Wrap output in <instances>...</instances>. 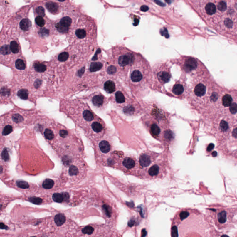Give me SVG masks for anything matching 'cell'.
Instances as JSON below:
<instances>
[{
    "label": "cell",
    "instance_id": "obj_1",
    "mask_svg": "<svg viewBox=\"0 0 237 237\" xmlns=\"http://www.w3.org/2000/svg\"><path fill=\"white\" fill-rule=\"evenodd\" d=\"M122 80L138 99H142L148 94L152 84V68L141 54L137 53L135 62Z\"/></svg>",
    "mask_w": 237,
    "mask_h": 237
},
{
    "label": "cell",
    "instance_id": "obj_2",
    "mask_svg": "<svg viewBox=\"0 0 237 237\" xmlns=\"http://www.w3.org/2000/svg\"><path fill=\"white\" fill-rule=\"evenodd\" d=\"M137 53L126 46H116L111 49L108 59L122 69L126 75L135 60Z\"/></svg>",
    "mask_w": 237,
    "mask_h": 237
},
{
    "label": "cell",
    "instance_id": "obj_3",
    "mask_svg": "<svg viewBox=\"0 0 237 237\" xmlns=\"http://www.w3.org/2000/svg\"><path fill=\"white\" fill-rule=\"evenodd\" d=\"M152 71V89L153 90L161 92V89L172 78L171 66L169 62H159L153 66Z\"/></svg>",
    "mask_w": 237,
    "mask_h": 237
},
{
    "label": "cell",
    "instance_id": "obj_4",
    "mask_svg": "<svg viewBox=\"0 0 237 237\" xmlns=\"http://www.w3.org/2000/svg\"><path fill=\"white\" fill-rule=\"evenodd\" d=\"M95 23L85 16H81L77 23L73 22L70 29V33L78 39H84L90 36L95 37L96 33Z\"/></svg>",
    "mask_w": 237,
    "mask_h": 237
},
{
    "label": "cell",
    "instance_id": "obj_5",
    "mask_svg": "<svg viewBox=\"0 0 237 237\" xmlns=\"http://www.w3.org/2000/svg\"><path fill=\"white\" fill-rule=\"evenodd\" d=\"M134 95L121 84L119 89L111 95L109 100L116 109H119L128 102Z\"/></svg>",
    "mask_w": 237,
    "mask_h": 237
},
{
    "label": "cell",
    "instance_id": "obj_6",
    "mask_svg": "<svg viewBox=\"0 0 237 237\" xmlns=\"http://www.w3.org/2000/svg\"><path fill=\"white\" fill-rule=\"evenodd\" d=\"M135 96L128 102L122 106L119 110L124 115L128 117H137L144 113V108Z\"/></svg>",
    "mask_w": 237,
    "mask_h": 237
},
{
    "label": "cell",
    "instance_id": "obj_7",
    "mask_svg": "<svg viewBox=\"0 0 237 237\" xmlns=\"http://www.w3.org/2000/svg\"><path fill=\"white\" fill-rule=\"evenodd\" d=\"M203 14L205 17L211 19L212 22L215 21L217 15H218V10L217 6L216 0H206L203 1L201 5Z\"/></svg>",
    "mask_w": 237,
    "mask_h": 237
},
{
    "label": "cell",
    "instance_id": "obj_8",
    "mask_svg": "<svg viewBox=\"0 0 237 237\" xmlns=\"http://www.w3.org/2000/svg\"><path fill=\"white\" fill-rule=\"evenodd\" d=\"M106 72L107 77L117 79L121 78L123 80L125 75L122 69L109 59L107 65L106 66Z\"/></svg>",
    "mask_w": 237,
    "mask_h": 237
},
{
    "label": "cell",
    "instance_id": "obj_9",
    "mask_svg": "<svg viewBox=\"0 0 237 237\" xmlns=\"http://www.w3.org/2000/svg\"><path fill=\"white\" fill-rule=\"evenodd\" d=\"M73 24L72 19L69 16H65L62 18L55 24L56 29L61 33H68Z\"/></svg>",
    "mask_w": 237,
    "mask_h": 237
},
{
    "label": "cell",
    "instance_id": "obj_10",
    "mask_svg": "<svg viewBox=\"0 0 237 237\" xmlns=\"http://www.w3.org/2000/svg\"><path fill=\"white\" fill-rule=\"evenodd\" d=\"M121 84L117 79L107 77L103 83V89L107 94L112 95L119 89Z\"/></svg>",
    "mask_w": 237,
    "mask_h": 237
},
{
    "label": "cell",
    "instance_id": "obj_11",
    "mask_svg": "<svg viewBox=\"0 0 237 237\" xmlns=\"http://www.w3.org/2000/svg\"><path fill=\"white\" fill-rule=\"evenodd\" d=\"M171 91L173 96L177 98H183L185 91L184 81L181 79L176 80L171 89Z\"/></svg>",
    "mask_w": 237,
    "mask_h": 237
},
{
    "label": "cell",
    "instance_id": "obj_12",
    "mask_svg": "<svg viewBox=\"0 0 237 237\" xmlns=\"http://www.w3.org/2000/svg\"><path fill=\"white\" fill-rule=\"evenodd\" d=\"M109 99L107 98L103 95L100 92H97L93 95L91 98L92 104L95 107L99 108L105 107L108 104Z\"/></svg>",
    "mask_w": 237,
    "mask_h": 237
},
{
    "label": "cell",
    "instance_id": "obj_13",
    "mask_svg": "<svg viewBox=\"0 0 237 237\" xmlns=\"http://www.w3.org/2000/svg\"><path fill=\"white\" fill-rule=\"evenodd\" d=\"M154 154L150 152H145L140 154L139 163L142 168H145L151 165L154 161Z\"/></svg>",
    "mask_w": 237,
    "mask_h": 237
},
{
    "label": "cell",
    "instance_id": "obj_14",
    "mask_svg": "<svg viewBox=\"0 0 237 237\" xmlns=\"http://www.w3.org/2000/svg\"><path fill=\"white\" fill-rule=\"evenodd\" d=\"M17 25L19 32L22 33H27L32 28V23L28 18L23 17L19 20Z\"/></svg>",
    "mask_w": 237,
    "mask_h": 237
},
{
    "label": "cell",
    "instance_id": "obj_15",
    "mask_svg": "<svg viewBox=\"0 0 237 237\" xmlns=\"http://www.w3.org/2000/svg\"><path fill=\"white\" fill-rule=\"evenodd\" d=\"M45 6L47 10L53 14H58L61 9L59 4L53 1H47L45 4Z\"/></svg>",
    "mask_w": 237,
    "mask_h": 237
},
{
    "label": "cell",
    "instance_id": "obj_16",
    "mask_svg": "<svg viewBox=\"0 0 237 237\" xmlns=\"http://www.w3.org/2000/svg\"><path fill=\"white\" fill-rule=\"evenodd\" d=\"M221 26H222V29L225 30H232L234 29L235 26L234 20L232 16H226L222 20Z\"/></svg>",
    "mask_w": 237,
    "mask_h": 237
},
{
    "label": "cell",
    "instance_id": "obj_17",
    "mask_svg": "<svg viewBox=\"0 0 237 237\" xmlns=\"http://www.w3.org/2000/svg\"><path fill=\"white\" fill-rule=\"evenodd\" d=\"M122 164L125 169L127 170H132L136 166V160L132 157H127L123 159Z\"/></svg>",
    "mask_w": 237,
    "mask_h": 237
},
{
    "label": "cell",
    "instance_id": "obj_18",
    "mask_svg": "<svg viewBox=\"0 0 237 237\" xmlns=\"http://www.w3.org/2000/svg\"><path fill=\"white\" fill-rule=\"evenodd\" d=\"M91 128L94 132L97 133H102L105 131V125L102 120L98 119L97 120L92 122Z\"/></svg>",
    "mask_w": 237,
    "mask_h": 237
},
{
    "label": "cell",
    "instance_id": "obj_19",
    "mask_svg": "<svg viewBox=\"0 0 237 237\" xmlns=\"http://www.w3.org/2000/svg\"><path fill=\"white\" fill-rule=\"evenodd\" d=\"M161 171V167L159 164H155L152 165L148 171V174L151 178L157 177Z\"/></svg>",
    "mask_w": 237,
    "mask_h": 237
},
{
    "label": "cell",
    "instance_id": "obj_20",
    "mask_svg": "<svg viewBox=\"0 0 237 237\" xmlns=\"http://www.w3.org/2000/svg\"><path fill=\"white\" fill-rule=\"evenodd\" d=\"M194 92L197 97L203 96L206 93L205 86L201 83L197 84L194 87Z\"/></svg>",
    "mask_w": 237,
    "mask_h": 237
},
{
    "label": "cell",
    "instance_id": "obj_21",
    "mask_svg": "<svg viewBox=\"0 0 237 237\" xmlns=\"http://www.w3.org/2000/svg\"><path fill=\"white\" fill-rule=\"evenodd\" d=\"M100 149L103 153H107L111 150L110 144L107 140H102L99 144Z\"/></svg>",
    "mask_w": 237,
    "mask_h": 237
},
{
    "label": "cell",
    "instance_id": "obj_22",
    "mask_svg": "<svg viewBox=\"0 0 237 237\" xmlns=\"http://www.w3.org/2000/svg\"><path fill=\"white\" fill-rule=\"evenodd\" d=\"M103 66L104 65L101 62H93L91 63L90 67V70L91 72H97L101 70Z\"/></svg>",
    "mask_w": 237,
    "mask_h": 237
},
{
    "label": "cell",
    "instance_id": "obj_23",
    "mask_svg": "<svg viewBox=\"0 0 237 237\" xmlns=\"http://www.w3.org/2000/svg\"><path fill=\"white\" fill-rule=\"evenodd\" d=\"M11 52L14 54H17L21 50V47L18 42L15 39H13L9 43Z\"/></svg>",
    "mask_w": 237,
    "mask_h": 237
},
{
    "label": "cell",
    "instance_id": "obj_24",
    "mask_svg": "<svg viewBox=\"0 0 237 237\" xmlns=\"http://www.w3.org/2000/svg\"><path fill=\"white\" fill-rule=\"evenodd\" d=\"M66 221V218L64 214H58L55 216L54 218L55 222L58 226H61Z\"/></svg>",
    "mask_w": 237,
    "mask_h": 237
},
{
    "label": "cell",
    "instance_id": "obj_25",
    "mask_svg": "<svg viewBox=\"0 0 237 237\" xmlns=\"http://www.w3.org/2000/svg\"><path fill=\"white\" fill-rule=\"evenodd\" d=\"M83 117L84 120L87 121H93L95 119V115L91 111L88 109H86L83 112Z\"/></svg>",
    "mask_w": 237,
    "mask_h": 237
},
{
    "label": "cell",
    "instance_id": "obj_26",
    "mask_svg": "<svg viewBox=\"0 0 237 237\" xmlns=\"http://www.w3.org/2000/svg\"><path fill=\"white\" fill-rule=\"evenodd\" d=\"M1 55L7 56L11 53V50H10L9 44H4L1 45Z\"/></svg>",
    "mask_w": 237,
    "mask_h": 237
},
{
    "label": "cell",
    "instance_id": "obj_27",
    "mask_svg": "<svg viewBox=\"0 0 237 237\" xmlns=\"http://www.w3.org/2000/svg\"><path fill=\"white\" fill-rule=\"evenodd\" d=\"M232 97L230 95L228 94H226V95L223 96V98H222V103H223V106L226 107H230L231 105L232 104Z\"/></svg>",
    "mask_w": 237,
    "mask_h": 237
},
{
    "label": "cell",
    "instance_id": "obj_28",
    "mask_svg": "<svg viewBox=\"0 0 237 237\" xmlns=\"http://www.w3.org/2000/svg\"><path fill=\"white\" fill-rule=\"evenodd\" d=\"M34 68L38 72H44L46 70V66L44 63H36L34 64Z\"/></svg>",
    "mask_w": 237,
    "mask_h": 237
},
{
    "label": "cell",
    "instance_id": "obj_29",
    "mask_svg": "<svg viewBox=\"0 0 237 237\" xmlns=\"http://www.w3.org/2000/svg\"><path fill=\"white\" fill-rule=\"evenodd\" d=\"M44 17L37 16L35 17V21L36 25L39 27H44L46 24V21L44 19Z\"/></svg>",
    "mask_w": 237,
    "mask_h": 237
},
{
    "label": "cell",
    "instance_id": "obj_30",
    "mask_svg": "<svg viewBox=\"0 0 237 237\" xmlns=\"http://www.w3.org/2000/svg\"><path fill=\"white\" fill-rule=\"evenodd\" d=\"M16 68L19 70H24L26 69L25 63L24 60L21 59H18L16 61L15 63Z\"/></svg>",
    "mask_w": 237,
    "mask_h": 237
},
{
    "label": "cell",
    "instance_id": "obj_31",
    "mask_svg": "<svg viewBox=\"0 0 237 237\" xmlns=\"http://www.w3.org/2000/svg\"><path fill=\"white\" fill-rule=\"evenodd\" d=\"M54 184V182L53 180L47 179L43 181L42 186L45 189H49L53 188Z\"/></svg>",
    "mask_w": 237,
    "mask_h": 237
},
{
    "label": "cell",
    "instance_id": "obj_32",
    "mask_svg": "<svg viewBox=\"0 0 237 237\" xmlns=\"http://www.w3.org/2000/svg\"><path fill=\"white\" fill-rule=\"evenodd\" d=\"M226 219H227V214L226 211H221L218 214V220L220 223L222 224L225 223Z\"/></svg>",
    "mask_w": 237,
    "mask_h": 237
},
{
    "label": "cell",
    "instance_id": "obj_33",
    "mask_svg": "<svg viewBox=\"0 0 237 237\" xmlns=\"http://www.w3.org/2000/svg\"><path fill=\"white\" fill-rule=\"evenodd\" d=\"M17 95L21 99L26 100L28 98V92L25 89L20 90L18 92Z\"/></svg>",
    "mask_w": 237,
    "mask_h": 237
},
{
    "label": "cell",
    "instance_id": "obj_34",
    "mask_svg": "<svg viewBox=\"0 0 237 237\" xmlns=\"http://www.w3.org/2000/svg\"><path fill=\"white\" fill-rule=\"evenodd\" d=\"M53 199L55 202L61 203L63 201V197L62 194H54L53 196Z\"/></svg>",
    "mask_w": 237,
    "mask_h": 237
},
{
    "label": "cell",
    "instance_id": "obj_35",
    "mask_svg": "<svg viewBox=\"0 0 237 237\" xmlns=\"http://www.w3.org/2000/svg\"><path fill=\"white\" fill-rule=\"evenodd\" d=\"M44 135L48 140H52L54 137L53 132L50 129H46L45 130Z\"/></svg>",
    "mask_w": 237,
    "mask_h": 237
},
{
    "label": "cell",
    "instance_id": "obj_36",
    "mask_svg": "<svg viewBox=\"0 0 237 237\" xmlns=\"http://www.w3.org/2000/svg\"><path fill=\"white\" fill-rule=\"evenodd\" d=\"M69 53L66 51H64L58 55V60L60 62L66 61L69 58Z\"/></svg>",
    "mask_w": 237,
    "mask_h": 237
},
{
    "label": "cell",
    "instance_id": "obj_37",
    "mask_svg": "<svg viewBox=\"0 0 237 237\" xmlns=\"http://www.w3.org/2000/svg\"><path fill=\"white\" fill-rule=\"evenodd\" d=\"M16 184L18 187L22 189H26L29 187L28 184L24 181H16Z\"/></svg>",
    "mask_w": 237,
    "mask_h": 237
},
{
    "label": "cell",
    "instance_id": "obj_38",
    "mask_svg": "<svg viewBox=\"0 0 237 237\" xmlns=\"http://www.w3.org/2000/svg\"><path fill=\"white\" fill-rule=\"evenodd\" d=\"M35 12L37 16H42L45 17V11L44 8L42 6H38L35 9Z\"/></svg>",
    "mask_w": 237,
    "mask_h": 237
},
{
    "label": "cell",
    "instance_id": "obj_39",
    "mask_svg": "<svg viewBox=\"0 0 237 237\" xmlns=\"http://www.w3.org/2000/svg\"><path fill=\"white\" fill-rule=\"evenodd\" d=\"M13 131V127L11 125H7L4 127L2 131V135L6 136L10 134Z\"/></svg>",
    "mask_w": 237,
    "mask_h": 237
},
{
    "label": "cell",
    "instance_id": "obj_40",
    "mask_svg": "<svg viewBox=\"0 0 237 237\" xmlns=\"http://www.w3.org/2000/svg\"><path fill=\"white\" fill-rule=\"evenodd\" d=\"M94 229L92 226H87L83 228L82 230V233L83 234H86L88 235H91L94 232Z\"/></svg>",
    "mask_w": 237,
    "mask_h": 237
},
{
    "label": "cell",
    "instance_id": "obj_41",
    "mask_svg": "<svg viewBox=\"0 0 237 237\" xmlns=\"http://www.w3.org/2000/svg\"><path fill=\"white\" fill-rule=\"evenodd\" d=\"M29 201L32 203L35 204H41L42 202V199L38 197H32L29 198Z\"/></svg>",
    "mask_w": 237,
    "mask_h": 237
},
{
    "label": "cell",
    "instance_id": "obj_42",
    "mask_svg": "<svg viewBox=\"0 0 237 237\" xmlns=\"http://www.w3.org/2000/svg\"><path fill=\"white\" fill-rule=\"evenodd\" d=\"M12 119H13V120L14 122L16 123L22 122V121L24 120L23 117L21 115H19V114H15L13 116Z\"/></svg>",
    "mask_w": 237,
    "mask_h": 237
},
{
    "label": "cell",
    "instance_id": "obj_43",
    "mask_svg": "<svg viewBox=\"0 0 237 237\" xmlns=\"http://www.w3.org/2000/svg\"><path fill=\"white\" fill-rule=\"evenodd\" d=\"M69 174L70 176H74L78 174V171L77 167L74 165H71L70 167L69 171Z\"/></svg>",
    "mask_w": 237,
    "mask_h": 237
},
{
    "label": "cell",
    "instance_id": "obj_44",
    "mask_svg": "<svg viewBox=\"0 0 237 237\" xmlns=\"http://www.w3.org/2000/svg\"><path fill=\"white\" fill-rule=\"evenodd\" d=\"M1 157L5 161H8L9 159V156L7 149H4L1 153Z\"/></svg>",
    "mask_w": 237,
    "mask_h": 237
},
{
    "label": "cell",
    "instance_id": "obj_45",
    "mask_svg": "<svg viewBox=\"0 0 237 237\" xmlns=\"http://www.w3.org/2000/svg\"><path fill=\"white\" fill-rule=\"evenodd\" d=\"M220 127L222 131L226 132L228 129V125L226 121L222 120L220 123Z\"/></svg>",
    "mask_w": 237,
    "mask_h": 237
},
{
    "label": "cell",
    "instance_id": "obj_46",
    "mask_svg": "<svg viewBox=\"0 0 237 237\" xmlns=\"http://www.w3.org/2000/svg\"><path fill=\"white\" fill-rule=\"evenodd\" d=\"M230 111L232 114H235L237 112V104L235 103L231 104L230 106Z\"/></svg>",
    "mask_w": 237,
    "mask_h": 237
},
{
    "label": "cell",
    "instance_id": "obj_47",
    "mask_svg": "<svg viewBox=\"0 0 237 237\" xmlns=\"http://www.w3.org/2000/svg\"><path fill=\"white\" fill-rule=\"evenodd\" d=\"M59 135L62 138H65L68 135V132L66 130H60L59 132Z\"/></svg>",
    "mask_w": 237,
    "mask_h": 237
},
{
    "label": "cell",
    "instance_id": "obj_48",
    "mask_svg": "<svg viewBox=\"0 0 237 237\" xmlns=\"http://www.w3.org/2000/svg\"><path fill=\"white\" fill-rule=\"evenodd\" d=\"M62 194L63 196V201H68L69 198H70V196H69V194L66 192L63 193Z\"/></svg>",
    "mask_w": 237,
    "mask_h": 237
},
{
    "label": "cell",
    "instance_id": "obj_49",
    "mask_svg": "<svg viewBox=\"0 0 237 237\" xmlns=\"http://www.w3.org/2000/svg\"><path fill=\"white\" fill-rule=\"evenodd\" d=\"M218 95L217 94L214 93L212 94V96L211 97V99L212 101L215 102L218 99Z\"/></svg>",
    "mask_w": 237,
    "mask_h": 237
},
{
    "label": "cell",
    "instance_id": "obj_50",
    "mask_svg": "<svg viewBox=\"0 0 237 237\" xmlns=\"http://www.w3.org/2000/svg\"><path fill=\"white\" fill-rule=\"evenodd\" d=\"M214 147V145L213 144H209L208 147H207V151L209 152H210L213 149Z\"/></svg>",
    "mask_w": 237,
    "mask_h": 237
},
{
    "label": "cell",
    "instance_id": "obj_51",
    "mask_svg": "<svg viewBox=\"0 0 237 237\" xmlns=\"http://www.w3.org/2000/svg\"><path fill=\"white\" fill-rule=\"evenodd\" d=\"M232 135L234 138H237V128L233 129L232 132Z\"/></svg>",
    "mask_w": 237,
    "mask_h": 237
},
{
    "label": "cell",
    "instance_id": "obj_52",
    "mask_svg": "<svg viewBox=\"0 0 237 237\" xmlns=\"http://www.w3.org/2000/svg\"><path fill=\"white\" fill-rule=\"evenodd\" d=\"M8 228H9L7 227V226L5 225L4 223H1V229L8 230Z\"/></svg>",
    "mask_w": 237,
    "mask_h": 237
},
{
    "label": "cell",
    "instance_id": "obj_53",
    "mask_svg": "<svg viewBox=\"0 0 237 237\" xmlns=\"http://www.w3.org/2000/svg\"><path fill=\"white\" fill-rule=\"evenodd\" d=\"M217 155V153L216 152H214L213 153H212V156L214 157H216V156Z\"/></svg>",
    "mask_w": 237,
    "mask_h": 237
},
{
    "label": "cell",
    "instance_id": "obj_54",
    "mask_svg": "<svg viewBox=\"0 0 237 237\" xmlns=\"http://www.w3.org/2000/svg\"><path fill=\"white\" fill-rule=\"evenodd\" d=\"M58 1H59L60 2H65V1H66V0H57Z\"/></svg>",
    "mask_w": 237,
    "mask_h": 237
}]
</instances>
